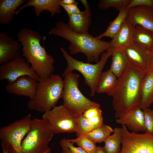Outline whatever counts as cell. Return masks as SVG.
Wrapping results in <instances>:
<instances>
[{
    "mask_svg": "<svg viewBox=\"0 0 153 153\" xmlns=\"http://www.w3.org/2000/svg\"><path fill=\"white\" fill-rule=\"evenodd\" d=\"M146 71L138 69L131 62L124 73L117 78L110 96L116 119L131 109L140 106V85Z\"/></svg>",
    "mask_w": 153,
    "mask_h": 153,
    "instance_id": "obj_1",
    "label": "cell"
},
{
    "mask_svg": "<svg viewBox=\"0 0 153 153\" xmlns=\"http://www.w3.org/2000/svg\"><path fill=\"white\" fill-rule=\"evenodd\" d=\"M17 37L22 46V56L39 78H46L53 74L55 60L44 47L46 37H43L42 46L41 41L42 38L40 34L27 28H22L18 32Z\"/></svg>",
    "mask_w": 153,
    "mask_h": 153,
    "instance_id": "obj_2",
    "label": "cell"
},
{
    "mask_svg": "<svg viewBox=\"0 0 153 153\" xmlns=\"http://www.w3.org/2000/svg\"><path fill=\"white\" fill-rule=\"evenodd\" d=\"M49 35L64 38L70 42L68 49L71 54L82 53L86 56L88 63L99 61L100 56L110 48L109 42L102 41L88 33H78L73 31L67 24L59 21L50 30Z\"/></svg>",
    "mask_w": 153,
    "mask_h": 153,
    "instance_id": "obj_3",
    "label": "cell"
},
{
    "mask_svg": "<svg viewBox=\"0 0 153 153\" xmlns=\"http://www.w3.org/2000/svg\"><path fill=\"white\" fill-rule=\"evenodd\" d=\"M63 87V80L59 75L40 78L34 98L27 102L28 108L43 114L50 110L61 98Z\"/></svg>",
    "mask_w": 153,
    "mask_h": 153,
    "instance_id": "obj_4",
    "label": "cell"
},
{
    "mask_svg": "<svg viewBox=\"0 0 153 153\" xmlns=\"http://www.w3.org/2000/svg\"><path fill=\"white\" fill-rule=\"evenodd\" d=\"M60 50L67 65L62 76L64 77L72 73L74 70L78 71L84 77L85 83L89 87L90 95L94 96L103 69L108 59L111 56V48H109L106 52L103 53L99 61L94 64L85 63L74 58L63 48L61 47Z\"/></svg>",
    "mask_w": 153,
    "mask_h": 153,
    "instance_id": "obj_5",
    "label": "cell"
},
{
    "mask_svg": "<svg viewBox=\"0 0 153 153\" xmlns=\"http://www.w3.org/2000/svg\"><path fill=\"white\" fill-rule=\"evenodd\" d=\"M54 134L47 120L32 119L29 129L22 142L21 153H51L48 144Z\"/></svg>",
    "mask_w": 153,
    "mask_h": 153,
    "instance_id": "obj_6",
    "label": "cell"
},
{
    "mask_svg": "<svg viewBox=\"0 0 153 153\" xmlns=\"http://www.w3.org/2000/svg\"><path fill=\"white\" fill-rule=\"evenodd\" d=\"M61 98L66 107L78 116L88 108L99 104L84 96L78 88L79 75L71 73L65 76Z\"/></svg>",
    "mask_w": 153,
    "mask_h": 153,
    "instance_id": "obj_7",
    "label": "cell"
},
{
    "mask_svg": "<svg viewBox=\"0 0 153 153\" xmlns=\"http://www.w3.org/2000/svg\"><path fill=\"white\" fill-rule=\"evenodd\" d=\"M32 116L30 114L0 129L1 143L7 145L17 153H21L22 142L28 132Z\"/></svg>",
    "mask_w": 153,
    "mask_h": 153,
    "instance_id": "obj_8",
    "label": "cell"
},
{
    "mask_svg": "<svg viewBox=\"0 0 153 153\" xmlns=\"http://www.w3.org/2000/svg\"><path fill=\"white\" fill-rule=\"evenodd\" d=\"M77 116L63 105L56 106L43 114L42 118L48 121L55 134H59L75 133Z\"/></svg>",
    "mask_w": 153,
    "mask_h": 153,
    "instance_id": "obj_9",
    "label": "cell"
},
{
    "mask_svg": "<svg viewBox=\"0 0 153 153\" xmlns=\"http://www.w3.org/2000/svg\"><path fill=\"white\" fill-rule=\"evenodd\" d=\"M122 147L118 153H153V135L130 132L122 125Z\"/></svg>",
    "mask_w": 153,
    "mask_h": 153,
    "instance_id": "obj_10",
    "label": "cell"
},
{
    "mask_svg": "<svg viewBox=\"0 0 153 153\" xmlns=\"http://www.w3.org/2000/svg\"><path fill=\"white\" fill-rule=\"evenodd\" d=\"M25 75L31 76L38 82L40 79L30 64L21 56L1 64L0 67L1 81L6 80L8 83H11Z\"/></svg>",
    "mask_w": 153,
    "mask_h": 153,
    "instance_id": "obj_11",
    "label": "cell"
},
{
    "mask_svg": "<svg viewBox=\"0 0 153 153\" xmlns=\"http://www.w3.org/2000/svg\"><path fill=\"white\" fill-rule=\"evenodd\" d=\"M38 82L34 78L25 75L19 77L12 82L8 83L5 88L10 94L27 97L31 99L35 97Z\"/></svg>",
    "mask_w": 153,
    "mask_h": 153,
    "instance_id": "obj_12",
    "label": "cell"
},
{
    "mask_svg": "<svg viewBox=\"0 0 153 153\" xmlns=\"http://www.w3.org/2000/svg\"><path fill=\"white\" fill-rule=\"evenodd\" d=\"M22 46L18 40L10 36L8 32L0 33V64L20 56Z\"/></svg>",
    "mask_w": 153,
    "mask_h": 153,
    "instance_id": "obj_13",
    "label": "cell"
},
{
    "mask_svg": "<svg viewBox=\"0 0 153 153\" xmlns=\"http://www.w3.org/2000/svg\"><path fill=\"white\" fill-rule=\"evenodd\" d=\"M119 50L137 67L144 71L148 70L150 54L136 42L133 41L126 48Z\"/></svg>",
    "mask_w": 153,
    "mask_h": 153,
    "instance_id": "obj_14",
    "label": "cell"
},
{
    "mask_svg": "<svg viewBox=\"0 0 153 153\" xmlns=\"http://www.w3.org/2000/svg\"><path fill=\"white\" fill-rule=\"evenodd\" d=\"M117 124L124 125L134 132H145L144 116L140 106L135 107L116 119Z\"/></svg>",
    "mask_w": 153,
    "mask_h": 153,
    "instance_id": "obj_15",
    "label": "cell"
},
{
    "mask_svg": "<svg viewBox=\"0 0 153 153\" xmlns=\"http://www.w3.org/2000/svg\"><path fill=\"white\" fill-rule=\"evenodd\" d=\"M127 19L133 26L138 25L153 33V14L152 8L138 6L129 8Z\"/></svg>",
    "mask_w": 153,
    "mask_h": 153,
    "instance_id": "obj_16",
    "label": "cell"
},
{
    "mask_svg": "<svg viewBox=\"0 0 153 153\" xmlns=\"http://www.w3.org/2000/svg\"><path fill=\"white\" fill-rule=\"evenodd\" d=\"M60 0H28L26 3L17 10L16 15H17L26 7H33L35 15L40 16L41 13L44 10L50 12L51 16L53 17L56 14L60 13L61 10L60 5Z\"/></svg>",
    "mask_w": 153,
    "mask_h": 153,
    "instance_id": "obj_17",
    "label": "cell"
},
{
    "mask_svg": "<svg viewBox=\"0 0 153 153\" xmlns=\"http://www.w3.org/2000/svg\"><path fill=\"white\" fill-rule=\"evenodd\" d=\"M134 27L127 19L110 42V47L118 50L124 49L133 41Z\"/></svg>",
    "mask_w": 153,
    "mask_h": 153,
    "instance_id": "obj_18",
    "label": "cell"
},
{
    "mask_svg": "<svg viewBox=\"0 0 153 153\" xmlns=\"http://www.w3.org/2000/svg\"><path fill=\"white\" fill-rule=\"evenodd\" d=\"M140 94V107L142 110L149 108L153 103V70H147L142 78Z\"/></svg>",
    "mask_w": 153,
    "mask_h": 153,
    "instance_id": "obj_19",
    "label": "cell"
},
{
    "mask_svg": "<svg viewBox=\"0 0 153 153\" xmlns=\"http://www.w3.org/2000/svg\"><path fill=\"white\" fill-rule=\"evenodd\" d=\"M91 12L86 10L69 16L67 24L73 31L78 33H88L91 22Z\"/></svg>",
    "mask_w": 153,
    "mask_h": 153,
    "instance_id": "obj_20",
    "label": "cell"
},
{
    "mask_svg": "<svg viewBox=\"0 0 153 153\" xmlns=\"http://www.w3.org/2000/svg\"><path fill=\"white\" fill-rule=\"evenodd\" d=\"M25 0H0V24L7 25L12 21L17 8Z\"/></svg>",
    "mask_w": 153,
    "mask_h": 153,
    "instance_id": "obj_21",
    "label": "cell"
},
{
    "mask_svg": "<svg viewBox=\"0 0 153 153\" xmlns=\"http://www.w3.org/2000/svg\"><path fill=\"white\" fill-rule=\"evenodd\" d=\"M111 48L112 62L110 69L118 78L124 73L130 62L122 51Z\"/></svg>",
    "mask_w": 153,
    "mask_h": 153,
    "instance_id": "obj_22",
    "label": "cell"
},
{
    "mask_svg": "<svg viewBox=\"0 0 153 153\" xmlns=\"http://www.w3.org/2000/svg\"><path fill=\"white\" fill-rule=\"evenodd\" d=\"M133 41L137 42L150 54L153 52V33L136 25L134 27Z\"/></svg>",
    "mask_w": 153,
    "mask_h": 153,
    "instance_id": "obj_23",
    "label": "cell"
},
{
    "mask_svg": "<svg viewBox=\"0 0 153 153\" xmlns=\"http://www.w3.org/2000/svg\"><path fill=\"white\" fill-rule=\"evenodd\" d=\"M117 78L109 69L103 72L99 80L96 92L110 95L116 84Z\"/></svg>",
    "mask_w": 153,
    "mask_h": 153,
    "instance_id": "obj_24",
    "label": "cell"
},
{
    "mask_svg": "<svg viewBox=\"0 0 153 153\" xmlns=\"http://www.w3.org/2000/svg\"><path fill=\"white\" fill-rule=\"evenodd\" d=\"M128 10V9L126 7L119 10L118 15L110 23L106 31L102 34L96 37V38L101 39L103 37H107L112 39L127 19Z\"/></svg>",
    "mask_w": 153,
    "mask_h": 153,
    "instance_id": "obj_25",
    "label": "cell"
},
{
    "mask_svg": "<svg viewBox=\"0 0 153 153\" xmlns=\"http://www.w3.org/2000/svg\"><path fill=\"white\" fill-rule=\"evenodd\" d=\"M122 128H116L113 134L110 135L104 142V149L107 153H118L120 150L122 138Z\"/></svg>",
    "mask_w": 153,
    "mask_h": 153,
    "instance_id": "obj_26",
    "label": "cell"
},
{
    "mask_svg": "<svg viewBox=\"0 0 153 153\" xmlns=\"http://www.w3.org/2000/svg\"><path fill=\"white\" fill-rule=\"evenodd\" d=\"M113 131L110 126L103 124L97 128L84 135L95 143L104 142Z\"/></svg>",
    "mask_w": 153,
    "mask_h": 153,
    "instance_id": "obj_27",
    "label": "cell"
},
{
    "mask_svg": "<svg viewBox=\"0 0 153 153\" xmlns=\"http://www.w3.org/2000/svg\"><path fill=\"white\" fill-rule=\"evenodd\" d=\"M69 140L88 153H94L97 147L96 143L84 135H81L76 139Z\"/></svg>",
    "mask_w": 153,
    "mask_h": 153,
    "instance_id": "obj_28",
    "label": "cell"
},
{
    "mask_svg": "<svg viewBox=\"0 0 153 153\" xmlns=\"http://www.w3.org/2000/svg\"><path fill=\"white\" fill-rule=\"evenodd\" d=\"M77 130L75 132L77 137L85 135L92 130L98 127L87 120L82 114L77 116Z\"/></svg>",
    "mask_w": 153,
    "mask_h": 153,
    "instance_id": "obj_29",
    "label": "cell"
},
{
    "mask_svg": "<svg viewBox=\"0 0 153 153\" xmlns=\"http://www.w3.org/2000/svg\"><path fill=\"white\" fill-rule=\"evenodd\" d=\"M131 0H100L98 5L99 9H106L114 7L120 10L126 8Z\"/></svg>",
    "mask_w": 153,
    "mask_h": 153,
    "instance_id": "obj_30",
    "label": "cell"
},
{
    "mask_svg": "<svg viewBox=\"0 0 153 153\" xmlns=\"http://www.w3.org/2000/svg\"><path fill=\"white\" fill-rule=\"evenodd\" d=\"M69 139H62L60 144L61 148V153H88L81 147L75 146Z\"/></svg>",
    "mask_w": 153,
    "mask_h": 153,
    "instance_id": "obj_31",
    "label": "cell"
},
{
    "mask_svg": "<svg viewBox=\"0 0 153 153\" xmlns=\"http://www.w3.org/2000/svg\"><path fill=\"white\" fill-rule=\"evenodd\" d=\"M143 110L144 116L145 132L153 135V110L148 108Z\"/></svg>",
    "mask_w": 153,
    "mask_h": 153,
    "instance_id": "obj_32",
    "label": "cell"
},
{
    "mask_svg": "<svg viewBox=\"0 0 153 153\" xmlns=\"http://www.w3.org/2000/svg\"><path fill=\"white\" fill-rule=\"evenodd\" d=\"M82 115L86 119L102 115L100 105L91 107L86 109Z\"/></svg>",
    "mask_w": 153,
    "mask_h": 153,
    "instance_id": "obj_33",
    "label": "cell"
},
{
    "mask_svg": "<svg viewBox=\"0 0 153 153\" xmlns=\"http://www.w3.org/2000/svg\"><path fill=\"white\" fill-rule=\"evenodd\" d=\"M138 6L153 8V0H131L127 7L129 8Z\"/></svg>",
    "mask_w": 153,
    "mask_h": 153,
    "instance_id": "obj_34",
    "label": "cell"
},
{
    "mask_svg": "<svg viewBox=\"0 0 153 153\" xmlns=\"http://www.w3.org/2000/svg\"><path fill=\"white\" fill-rule=\"evenodd\" d=\"M77 3L76 2L75 3L70 5V6L72 14L79 13L81 11L78 7Z\"/></svg>",
    "mask_w": 153,
    "mask_h": 153,
    "instance_id": "obj_35",
    "label": "cell"
},
{
    "mask_svg": "<svg viewBox=\"0 0 153 153\" xmlns=\"http://www.w3.org/2000/svg\"><path fill=\"white\" fill-rule=\"evenodd\" d=\"M3 153H12V149L9 146L1 143Z\"/></svg>",
    "mask_w": 153,
    "mask_h": 153,
    "instance_id": "obj_36",
    "label": "cell"
},
{
    "mask_svg": "<svg viewBox=\"0 0 153 153\" xmlns=\"http://www.w3.org/2000/svg\"><path fill=\"white\" fill-rule=\"evenodd\" d=\"M60 6L62 7L66 11L68 15L72 14L70 5H65L60 4Z\"/></svg>",
    "mask_w": 153,
    "mask_h": 153,
    "instance_id": "obj_37",
    "label": "cell"
},
{
    "mask_svg": "<svg viewBox=\"0 0 153 153\" xmlns=\"http://www.w3.org/2000/svg\"><path fill=\"white\" fill-rule=\"evenodd\" d=\"M148 70H153V52L150 54Z\"/></svg>",
    "mask_w": 153,
    "mask_h": 153,
    "instance_id": "obj_38",
    "label": "cell"
},
{
    "mask_svg": "<svg viewBox=\"0 0 153 153\" xmlns=\"http://www.w3.org/2000/svg\"><path fill=\"white\" fill-rule=\"evenodd\" d=\"M80 1L82 3L84 7L86 10L90 12H91L90 6L88 3V1L86 0H80Z\"/></svg>",
    "mask_w": 153,
    "mask_h": 153,
    "instance_id": "obj_39",
    "label": "cell"
},
{
    "mask_svg": "<svg viewBox=\"0 0 153 153\" xmlns=\"http://www.w3.org/2000/svg\"><path fill=\"white\" fill-rule=\"evenodd\" d=\"M76 2L74 0H60V3L65 5H71L75 3Z\"/></svg>",
    "mask_w": 153,
    "mask_h": 153,
    "instance_id": "obj_40",
    "label": "cell"
},
{
    "mask_svg": "<svg viewBox=\"0 0 153 153\" xmlns=\"http://www.w3.org/2000/svg\"><path fill=\"white\" fill-rule=\"evenodd\" d=\"M94 153H107L103 147L101 146H97Z\"/></svg>",
    "mask_w": 153,
    "mask_h": 153,
    "instance_id": "obj_41",
    "label": "cell"
},
{
    "mask_svg": "<svg viewBox=\"0 0 153 153\" xmlns=\"http://www.w3.org/2000/svg\"><path fill=\"white\" fill-rule=\"evenodd\" d=\"M12 153H16L14 150H12Z\"/></svg>",
    "mask_w": 153,
    "mask_h": 153,
    "instance_id": "obj_42",
    "label": "cell"
},
{
    "mask_svg": "<svg viewBox=\"0 0 153 153\" xmlns=\"http://www.w3.org/2000/svg\"><path fill=\"white\" fill-rule=\"evenodd\" d=\"M152 12L153 14V8H152Z\"/></svg>",
    "mask_w": 153,
    "mask_h": 153,
    "instance_id": "obj_43",
    "label": "cell"
},
{
    "mask_svg": "<svg viewBox=\"0 0 153 153\" xmlns=\"http://www.w3.org/2000/svg\"></svg>",
    "mask_w": 153,
    "mask_h": 153,
    "instance_id": "obj_44",
    "label": "cell"
}]
</instances>
